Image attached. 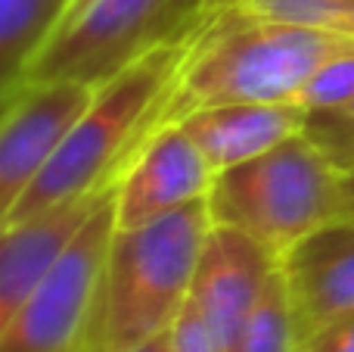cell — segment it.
<instances>
[{
  "label": "cell",
  "mask_w": 354,
  "mask_h": 352,
  "mask_svg": "<svg viewBox=\"0 0 354 352\" xmlns=\"http://www.w3.org/2000/svg\"><path fill=\"white\" fill-rule=\"evenodd\" d=\"M351 47L354 37L330 28L218 12L189 41L156 128L174 125L205 106L295 103L308 78Z\"/></svg>",
  "instance_id": "cell-1"
},
{
  "label": "cell",
  "mask_w": 354,
  "mask_h": 352,
  "mask_svg": "<svg viewBox=\"0 0 354 352\" xmlns=\"http://www.w3.org/2000/svg\"><path fill=\"white\" fill-rule=\"evenodd\" d=\"M187 50L189 44L162 47L118 72L115 78L103 81L59 153L19 197V203L0 218V225L19 222L66 200L93 197L115 187L134 153L153 134L171 97L177 72L187 60Z\"/></svg>",
  "instance_id": "cell-2"
},
{
  "label": "cell",
  "mask_w": 354,
  "mask_h": 352,
  "mask_svg": "<svg viewBox=\"0 0 354 352\" xmlns=\"http://www.w3.org/2000/svg\"><path fill=\"white\" fill-rule=\"evenodd\" d=\"M212 234L208 200L112 234L93 352H128L168 334L187 312L199 256Z\"/></svg>",
  "instance_id": "cell-3"
},
{
  "label": "cell",
  "mask_w": 354,
  "mask_h": 352,
  "mask_svg": "<svg viewBox=\"0 0 354 352\" xmlns=\"http://www.w3.org/2000/svg\"><path fill=\"white\" fill-rule=\"evenodd\" d=\"M212 225L258 240L280 259L317 228L348 215L345 175L305 131L221 172L208 193Z\"/></svg>",
  "instance_id": "cell-4"
},
{
  "label": "cell",
  "mask_w": 354,
  "mask_h": 352,
  "mask_svg": "<svg viewBox=\"0 0 354 352\" xmlns=\"http://www.w3.org/2000/svg\"><path fill=\"white\" fill-rule=\"evenodd\" d=\"M212 16V0H78L25 78L100 87L156 50L189 44Z\"/></svg>",
  "instance_id": "cell-5"
},
{
  "label": "cell",
  "mask_w": 354,
  "mask_h": 352,
  "mask_svg": "<svg viewBox=\"0 0 354 352\" xmlns=\"http://www.w3.org/2000/svg\"><path fill=\"white\" fill-rule=\"evenodd\" d=\"M115 225L112 187L59 265L0 324V352H93L103 272Z\"/></svg>",
  "instance_id": "cell-6"
},
{
  "label": "cell",
  "mask_w": 354,
  "mask_h": 352,
  "mask_svg": "<svg viewBox=\"0 0 354 352\" xmlns=\"http://www.w3.org/2000/svg\"><path fill=\"white\" fill-rule=\"evenodd\" d=\"M93 85L66 78H22L3 91L0 122V218L50 166L93 100Z\"/></svg>",
  "instance_id": "cell-7"
},
{
  "label": "cell",
  "mask_w": 354,
  "mask_h": 352,
  "mask_svg": "<svg viewBox=\"0 0 354 352\" xmlns=\"http://www.w3.org/2000/svg\"><path fill=\"white\" fill-rule=\"evenodd\" d=\"M214 178L218 172L183 125L156 128L115 181L118 228H134L208 200Z\"/></svg>",
  "instance_id": "cell-8"
},
{
  "label": "cell",
  "mask_w": 354,
  "mask_h": 352,
  "mask_svg": "<svg viewBox=\"0 0 354 352\" xmlns=\"http://www.w3.org/2000/svg\"><path fill=\"white\" fill-rule=\"evenodd\" d=\"M277 272H280V259L268 247L233 228L212 225V234L196 268L189 309L230 352L233 340L261 303Z\"/></svg>",
  "instance_id": "cell-9"
},
{
  "label": "cell",
  "mask_w": 354,
  "mask_h": 352,
  "mask_svg": "<svg viewBox=\"0 0 354 352\" xmlns=\"http://www.w3.org/2000/svg\"><path fill=\"white\" fill-rule=\"evenodd\" d=\"M301 340L354 312V215L317 228L280 256Z\"/></svg>",
  "instance_id": "cell-10"
},
{
  "label": "cell",
  "mask_w": 354,
  "mask_h": 352,
  "mask_svg": "<svg viewBox=\"0 0 354 352\" xmlns=\"http://www.w3.org/2000/svg\"><path fill=\"white\" fill-rule=\"evenodd\" d=\"M112 191V187H109ZM109 191L56 203L44 212L6 222L0 243V324L28 299V293L59 265Z\"/></svg>",
  "instance_id": "cell-11"
},
{
  "label": "cell",
  "mask_w": 354,
  "mask_h": 352,
  "mask_svg": "<svg viewBox=\"0 0 354 352\" xmlns=\"http://www.w3.org/2000/svg\"><path fill=\"white\" fill-rule=\"evenodd\" d=\"M177 125L187 128L221 175L301 134L305 109L295 103H224L189 112Z\"/></svg>",
  "instance_id": "cell-12"
},
{
  "label": "cell",
  "mask_w": 354,
  "mask_h": 352,
  "mask_svg": "<svg viewBox=\"0 0 354 352\" xmlns=\"http://www.w3.org/2000/svg\"><path fill=\"white\" fill-rule=\"evenodd\" d=\"M78 0H0V87L25 78Z\"/></svg>",
  "instance_id": "cell-13"
},
{
  "label": "cell",
  "mask_w": 354,
  "mask_h": 352,
  "mask_svg": "<svg viewBox=\"0 0 354 352\" xmlns=\"http://www.w3.org/2000/svg\"><path fill=\"white\" fill-rule=\"evenodd\" d=\"M230 352H301V331L280 272L270 278L261 303L243 324Z\"/></svg>",
  "instance_id": "cell-14"
},
{
  "label": "cell",
  "mask_w": 354,
  "mask_h": 352,
  "mask_svg": "<svg viewBox=\"0 0 354 352\" xmlns=\"http://www.w3.org/2000/svg\"><path fill=\"white\" fill-rule=\"evenodd\" d=\"M212 10L214 16L233 12V16L264 19V22H289L339 31L345 0H212Z\"/></svg>",
  "instance_id": "cell-15"
},
{
  "label": "cell",
  "mask_w": 354,
  "mask_h": 352,
  "mask_svg": "<svg viewBox=\"0 0 354 352\" xmlns=\"http://www.w3.org/2000/svg\"><path fill=\"white\" fill-rule=\"evenodd\" d=\"M305 137L342 175L354 172V100L342 106H333V109L308 112Z\"/></svg>",
  "instance_id": "cell-16"
},
{
  "label": "cell",
  "mask_w": 354,
  "mask_h": 352,
  "mask_svg": "<svg viewBox=\"0 0 354 352\" xmlns=\"http://www.w3.org/2000/svg\"><path fill=\"white\" fill-rule=\"evenodd\" d=\"M348 100H354V47L326 60L308 78V85L301 87V94L295 97V106H301L308 116V112L342 106Z\"/></svg>",
  "instance_id": "cell-17"
},
{
  "label": "cell",
  "mask_w": 354,
  "mask_h": 352,
  "mask_svg": "<svg viewBox=\"0 0 354 352\" xmlns=\"http://www.w3.org/2000/svg\"><path fill=\"white\" fill-rule=\"evenodd\" d=\"M168 337H171V352H227L218 337L208 331V324L189 306L174 322V328L168 331Z\"/></svg>",
  "instance_id": "cell-18"
},
{
  "label": "cell",
  "mask_w": 354,
  "mask_h": 352,
  "mask_svg": "<svg viewBox=\"0 0 354 352\" xmlns=\"http://www.w3.org/2000/svg\"><path fill=\"white\" fill-rule=\"evenodd\" d=\"M301 352H354V312L308 334L301 340Z\"/></svg>",
  "instance_id": "cell-19"
},
{
  "label": "cell",
  "mask_w": 354,
  "mask_h": 352,
  "mask_svg": "<svg viewBox=\"0 0 354 352\" xmlns=\"http://www.w3.org/2000/svg\"><path fill=\"white\" fill-rule=\"evenodd\" d=\"M128 352H171V337L159 334V337H153V340L140 343V346H134V349H128Z\"/></svg>",
  "instance_id": "cell-20"
},
{
  "label": "cell",
  "mask_w": 354,
  "mask_h": 352,
  "mask_svg": "<svg viewBox=\"0 0 354 352\" xmlns=\"http://www.w3.org/2000/svg\"><path fill=\"white\" fill-rule=\"evenodd\" d=\"M339 35H348V37H354V0H345L342 19H339Z\"/></svg>",
  "instance_id": "cell-21"
},
{
  "label": "cell",
  "mask_w": 354,
  "mask_h": 352,
  "mask_svg": "<svg viewBox=\"0 0 354 352\" xmlns=\"http://www.w3.org/2000/svg\"><path fill=\"white\" fill-rule=\"evenodd\" d=\"M345 200H348V215H354V172L345 175Z\"/></svg>",
  "instance_id": "cell-22"
}]
</instances>
